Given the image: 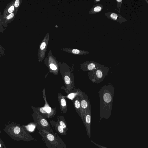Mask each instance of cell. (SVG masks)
<instances>
[{"label": "cell", "instance_id": "1", "mask_svg": "<svg viewBox=\"0 0 148 148\" xmlns=\"http://www.w3.org/2000/svg\"><path fill=\"white\" fill-rule=\"evenodd\" d=\"M114 91V86L110 83L103 86L99 91L100 108L99 122L103 119H109L111 115Z\"/></svg>", "mask_w": 148, "mask_h": 148}, {"label": "cell", "instance_id": "2", "mask_svg": "<svg viewBox=\"0 0 148 148\" xmlns=\"http://www.w3.org/2000/svg\"><path fill=\"white\" fill-rule=\"evenodd\" d=\"M3 130L15 140L29 142L35 140L23 125L15 122H9Z\"/></svg>", "mask_w": 148, "mask_h": 148}, {"label": "cell", "instance_id": "3", "mask_svg": "<svg viewBox=\"0 0 148 148\" xmlns=\"http://www.w3.org/2000/svg\"><path fill=\"white\" fill-rule=\"evenodd\" d=\"M36 128L48 148H67L66 144L57 133H50L37 125Z\"/></svg>", "mask_w": 148, "mask_h": 148}, {"label": "cell", "instance_id": "4", "mask_svg": "<svg viewBox=\"0 0 148 148\" xmlns=\"http://www.w3.org/2000/svg\"><path fill=\"white\" fill-rule=\"evenodd\" d=\"M59 71L62 76L65 87L64 88L67 94L72 91L75 85L73 72L66 64L59 63Z\"/></svg>", "mask_w": 148, "mask_h": 148}, {"label": "cell", "instance_id": "5", "mask_svg": "<svg viewBox=\"0 0 148 148\" xmlns=\"http://www.w3.org/2000/svg\"><path fill=\"white\" fill-rule=\"evenodd\" d=\"M109 69V67L103 65L96 70L89 71L88 77L93 83L99 84L108 75Z\"/></svg>", "mask_w": 148, "mask_h": 148}, {"label": "cell", "instance_id": "6", "mask_svg": "<svg viewBox=\"0 0 148 148\" xmlns=\"http://www.w3.org/2000/svg\"><path fill=\"white\" fill-rule=\"evenodd\" d=\"M33 111V112L32 113V116L34 122L37 124V125L48 132L54 134V133L47 119L42 116L37 111L35 110Z\"/></svg>", "mask_w": 148, "mask_h": 148}, {"label": "cell", "instance_id": "7", "mask_svg": "<svg viewBox=\"0 0 148 148\" xmlns=\"http://www.w3.org/2000/svg\"><path fill=\"white\" fill-rule=\"evenodd\" d=\"M49 40V34L47 33L41 41L39 48L38 56L39 62H41L45 58Z\"/></svg>", "mask_w": 148, "mask_h": 148}, {"label": "cell", "instance_id": "8", "mask_svg": "<svg viewBox=\"0 0 148 148\" xmlns=\"http://www.w3.org/2000/svg\"><path fill=\"white\" fill-rule=\"evenodd\" d=\"M91 105L87 108L84 117L82 120L84 125L86 127L87 134L89 138H90L91 137Z\"/></svg>", "mask_w": 148, "mask_h": 148}, {"label": "cell", "instance_id": "9", "mask_svg": "<svg viewBox=\"0 0 148 148\" xmlns=\"http://www.w3.org/2000/svg\"><path fill=\"white\" fill-rule=\"evenodd\" d=\"M46 64L50 73L56 75L58 74L59 71V63L52 56L48 55L47 63Z\"/></svg>", "mask_w": 148, "mask_h": 148}, {"label": "cell", "instance_id": "10", "mask_svg": "<svg viewBox=\"0 0 148 148\" xmlns=\"http://www.w3.org/2000/svg\"><path fill=\"white\" fill-rule=\"evenodd\" d=\"M102 65L94 61H86L81 64L80 69L84 71H89L96 70Z\"/></svg>", "mask_w": 148, "mask_h": 148}, {"label": "cell", "instance_id": "11", "mask_svg": "<svg viewBox=\"0 0 148 148\" xmlns=\"http://www.w3.org/2000/svg\"><path fill=\"white\" fill-rule=\"evenodd\" d=\"M80 103V117L83 120L87 108L90 105V102L88 96L86 94L83 97H79Z\"/></svg>", "mask_w": 148, "mask_h": 148}, {"label": "cell", "instance_id": "12", "mask_svg": "<svg viewBox=\"0 0 148 148\" xmlns=\"http://www.w3.org/2000/svg\"><path fill=\"white\" fill-rule=\"evenodd\" d=\"M45 88L42 90L43 97L45 101V106L46 111L47 114L48 119L51 118L54 116L56 114V108H52L47 101L45 94Z\"/></svg>", "mask_w": 148, "mask_h": 148}, {"label": "cell", "instance_id": "13", "mask_svg": "<svg viewBox=\"0 0 148 148\" xmlns=\"http://www.w3.org/2000/svg\"><path fill=\"white\" fill-rule=\"evenodd\" d=\"M104 15L108 18L116 21L120 23L127 21V20L121 15L115 13L109 12L105 13Z\"/></svg>", "mask_w": 148, "mask_h": 148}, {"label": "cell", "instance_id": "14", "mask_svg": "<svg viewBox=\"0 0 148 148\" xmlns=\"http://www.w3.org/2000/svg\"><path fill=\"white\" fill-rule=\"evenodd\" d=\"M58 101L60 106V109L63 114L66 112L67 105L65 96H63L61 93H58Z\"/></svg>", "mask_w": 148, "mask_h": 148}, {"label": "cell", "instance_id": "15", "mask_svg": "<svg viewBox=\"0 0 148 148\" xmlns=\"http://www.w3.org/2000/svg\"><path fill=\"white\" fill-rule=\"evenodd\" d=\"M49 121L53 128L56 132L61 135L66 136V135L67 132L57 122L53 120H50Z\"/></svg>", "mask_w": 148, "mask_h": 148}, {"label": "cell", "instance_id": "16", "mask_svg": "<svg viewBox=\"0 0 148 148\" xmlns=\"http://www.w3.org/2000/svg\"><path fill=\"white\" fill-rule=\"evenodd\" d=\"M14 0H13L7 4L2 14L3 18L8 16L14 11Z\"/></svg>", "mask_w": 148, "mask_h": 148}, {"label": "cell", "instance_id": "17", "mask_svg": "<svg viewBox=\"0 0 148 148\" xmlns=\"http://www.w3.org/2000/svg\"><path fill=\"white\" fill-rule=\"evenodd\" d=\"M17 12L14 11L8 16L3 18L2 24L3 26L6 27L8 25L13 21L15 18Z\"/></svg>", "mask_w": 148, "mask_h": 148}, {"label": "cell", "instance_id": "18", "mask_svg": "<svg viewBox=\"0 0 148 148\" xmlns=\"http://www.w3.org/2000/svg\"><path fill=\"white\" fill-rule=\"evenodd\" d=\"M85 94H86L80 90L78 89H76V91L72 92L69 94L67 96H65V97L71 99L72 101L77 96L83 97Z\"/></svg>", "mask_w": 148, "mask_h": 148}, {"label": "cell", "instance_id": "19", "mask_svg": "<svg viewBox=\"0 0 148 148\" xmlns=\"http://www.w3.org/2000/svg\"><path fill=\"white\" fill-rule=\"evenodd\" d=\"M63 49L64 51L75 55H82L89 53L88 51L77 49L63 48Z\"/></svg>", "mask_w": 148, "mask_h": 148}, {"label": "cell", "instance_id": "20", "mask_svg": "<svg viewBox=\"0 0 148 148\" xmlns=\"http://www.w3.org/2000/svg\"><path fill=\"white\" fill-rule=\"evenodd\" d=\"M57 122L62 127L66 132L68 130L67 123L64 116L58 115L57 116Z\"/></svg>", "mask_w": 148, "mask_h": 148}, {"label": "cell", "instance_id": "21", "mask_svg": "<svg viewBox=\"0 0 148 148\" xmlns=\"http://www.w3.org/2000/svg\"><path fill=\"white\" fill-rule=\"evenodd\" d=\"M103 6L102 4L99 3L94 4L90 10L89 12V14H96L100 12L102 10Z\"/></svg>", "mask_w": 148, "mask_h": 148}, {"label": "cell", "instance_id": "22", "mask_svg": "<svg viewBox=\"0 0 148 148\" xmlns=\"http://www.w3.org/2000/svg\"><path fill=\"white\" fill-rule=\"evenodd\" d=\"M72 101L73 103L77 113L80 116V103L79 96L76 97Z\"/></svg>", "mask_w": 148, "mask_h": 148}, {"label": "cell", "instance_id": "23", "mask_svg": "<svg viewBox=\"0 0 148 148\" xmlns=\"http://www.w3.org/2000/svg\"><path fill=\"white\" fill-rule=\"evenodd\" d=\"M30 133L34 132L36 127L37 124L34 122H31L27 125H23Z\"/></svg>", "mask_w": 148, "mask_h": 148}, {"label": "cell", "instance_id": "24", "mask_svg": "<svg viewBox=\"0 0 148 148\" xmlns=\"http://www.w3.org/2000/svg\"><path fill=\"white\" fill-rule=\"evenodd\" d=\"M22 1V0H15L14 3V11L15 12H17L18 9L20 7Z\"/></svg>", "mask_w": 148, "mask_h": 148}, {"label": "cell", "instance_id": "25", "mask_svg": "<svg viewBox=\"0 0 148 148\" xmlns=\"http://www.w3.org/2000/svg\"><path fill=\"white\" fill-rule=\"evenodd\" d=\"M3 19L2 15L1 13L0 12V32L3 33L5 30V29L3 28L2 24Z\"/></svg>", "mask_w": 148, "mask_h": 148}, {"label": "cell", "instance_id": "26", "mask_svg": "<svg viewBox=\"0 0 148 148\" xmlns=\"http://www.w3.org/2000/svg\"><path fill=\"white\" fill-rule=\"evenodd\" d=\"M117 3V7L116 9L118 13L120 12V9L123 1L122 0H116V1Z\"/></svg>", "mask_w": 148, "mask_h": 148}, {"label": "cell", "instance_id": "27", "mask_svg": "<svg viewBox=\"0 0 148 148\" xmlns=\"http://www.w3.org/2000/svg\"><path fill=\"white\" fill-rule=\"evenodd\" d=\"M5 54V50L3 47L0 44V57L4 56Z\"/></svg>", "mask_w": 148, "mask_h": 148}, {"label": "cell", "instance_id": "28", "mask_svg": "<svg viewBox=\"0 0 148 148\" xmlns=\"http://www.w3.org/2000/svg\"><path fill=\"white\" fill-rule=\"evenodd\" d=\"M90 142H91L93 143L94 145L97 146L99 147V148H108L107 147H105L104 146H101L100 145H99L98 144H97V143H95L93 141H92V140H91L90 141Z\"/></svg>", "mask_w": 148, "mask_h": 148}, {"label": "cell", "instance_id": "29", "mask_svg": "<svg viewBox=\"0 0 148 148\" xmlns=\"http://www.w3.org/2000/svg\"><path fill=\"white\" fill-rule=\"evenodd\" d=\"M0 143L3 145L4 148H7L5 145L2 140L0 138Z\"/></svg>", "mask_w": 148, "mask_h": 148}, {"label": "cell", "instance_id": "30", "mask_svg": "<svg viewBox=\"0 0 148 148\" xmlns=\"http://www.w3.org/2000/svg\"><path fill=\"white\" fill-rule=\"evenodd\" d=\"M101 1V0H95L94 1L95 3H97Z\"/></svg>", "mask_w": 148, "mask_h": 148}, {"label": "cell", "instance_id": "31", "mask_svg": "<svg viewBox=\"0 0 148 148\" xmlns=\"http://www.w3.org/2000/svg\"><path fill=\"white\" fill-rule=\"evenodd\" d=\"M0 148H4L3 145L0 143Z\"/></svg>", "mask_w": 148, "mask_h": 148}, {"label": "cell", "instance_id": "32", "mask_svg": "<svg viewBox=\"0 0 148 148\" xmlns=\"http://www.w3.org/2000/svg\"><path fill=\"white\" fill-rule=\"evenodd\" d=\"M145 1L146 2V3L147 4H148V1L147 0H146Z\"/></svg>", "mask_w": 148, "mask_h": 148}]
</instances>
